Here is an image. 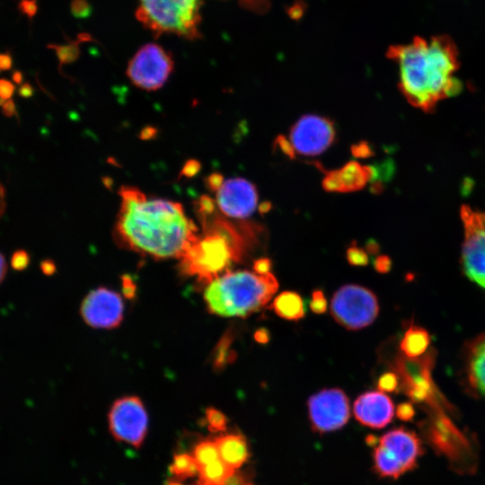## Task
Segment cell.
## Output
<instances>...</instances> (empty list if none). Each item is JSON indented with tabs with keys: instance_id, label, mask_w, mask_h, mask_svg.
Listing matches in <instances>:
<instances>
[{
	"instance_id": "40",
	"label": "cell",
	"mask_w": 485,
	"mask_h": 485,
	"mask_svg": "<svg viewBox=\"0 0 485 485\" xmlns=\"http://www.w3.org/2000/svg\"><path fill=\"white\" fill-rule=\"evenodd\" d=\"M474 186V181L469 177H465L462 183L461 192L463 196L470 195Z\"/></svg>"
},
{
	"instance_id": "41",
	"label": "cell",
	"mask_w": 485,
	"mask_h": 485,
	"mask_svg": "<svg viewBox=\"0 0 485 485\" xmlns=\"http://www.w3.org/2000/svg\"><path fill=\"white\" fill-rule=\"evenodd\" d=\"M223 181L224 180L221 175L215 173L208 178L207 184L212 190L216 191Z\"/></svg>"
},
{
	"instance_id": "31",
	"label": "cell",
	"mask_w": 485,
	"mask_h": 485,
	"mask_svg": "<svg viewBox=\"0 0 485 485\" xmlns=\"http://www.w3.org/2000/svg\"><path fill=\"white\" fill-rule=\"evenodd\" d=\"M463 85L462 81L458 78L451 76L447 81V84L445 88V96L453 97L459 94L463 91Z\"/></svg>"
},
{
	"instance_id": "28",
	"label": "cell",
	"mask_w": 485,
	"mask_h": 485,
	"mask_svg": "<svg viewBox=\"0 0 485 485\" xmlns=\"http://www.w3.org/2000/svg\"><path fill=\"white\" fill-rule=\"evenodd\" d=\"M31 262L29 252L23 249L13 251L11 257V267L13 270L22 271L26 269Z\"/></svg>"
},
{
	"instance_id": "22",
	"label": "cell",
	"mask_w": 485,
	"mask_h": 485,
	"mask_svg": "<svg viewBox=\"0 0 485 485\" xmlns=\"http://www.w3.org/2000/svg\"><path fill=\"white\" fill-rule=\"evenodd\" d=\"M222 460L218 459L199 468L198 481L207 485H225L226 479L234 472Z\"/></svg>"
},
{
	"instance_id": "16",
	"label": "cell",
	"mask_w": 485,
	"mask_h": 485,
	"mask_svg": "<svg viewBox=\"0 0 485 485\" xmlns=\"http://www.w3.org/2000/svg\"><path fill=\"white\" fill-rule=\"evenodd\" d=\"M353 412L361 424L382 428L391 422L394 406L390 397L384 392H366L355 401Z\"/></svg>"
},
{
	"instance_id": "27",
	"label": "cell",
	"mask_w": 485,
	"mask_h": 485,
	"mask_svg": "<svg viewBox=\"0 0 485 485\" xmlns=\"http://www.w3.org/2000/svg\"><path fill=\"white\" fill-rule=\"evenodd\" d=\"M400 378L393 372H387L382 375L377 382V387L380 392H392L399 387Z\"/></svg>"
},
{
	"instance_id": "46",
	"label": "cell",
	"mask_w": 485,
	"mask_h": 485,
	"mask_svg": "<svg viewBox=\"0 0 485 485\" xmlns=\"http://www.w3.org/2000/svg\"><path fill=\"white\" fill-rule=\"evenodd\" d=\"M366 248V251L371 254H376L379 251V245L375 241H368Z\"/></svg>"
},
{
	"instance_id": "7",
	"label": "cell",
	"mask_w": 485,
	"mask_h": 485,
	"mask_svg": "<svg viewBox=\"0 0 485 485\" xmlns=\"http://www.w3.org/2000/svg\"><path fill=\"white\" fill-rule=\"evenodd\" d=\"M333 123L320 115L306 114L291 127L288 137L278 139L279 147L286 154L314 156L326 151L334 142Z\"/></svg>"
},
{
	"instance_id": "8",
	"label": "cell",
	"mask_w": 485,
	"mask_h": 485,
	"mask_svg": "<svg viewBox=\"0 0 485 485\" xmlns=\"http://www.w3.org/2000/svg\"><path fill=\"white\" fill-rule=\"evenodd\" d=\"M378 312L375 295L368 288L357 285L341 287L331 302L333 319L348 330H360L370 325Z\"/></svg>"
},
{
	"instance_id": "34",
	"label": "cell",
	"mask_w": 485,
	"mask_h": 485,
	"mask_svg": "<svg viewBox=\"0 0 485 485\" xmlns=\"http://www.w3.org/2000/svg\"><path fill=\"white\" fill-rule=\"evenodd\" d=\"M396 413L401 420H410L414 415V408L409 402H403L398 405Z\"/></svg>"
},
{
	"instance_id": "49",
	"label": "cell",
	"mask_w": 485,
	"mask_h": 485,
	"mask_svg": "<svg viewBox=\"0 0 485 485\" xmlns=\"http://www.w3.org/2000/svg\"><path fill=\"white\" fill-rule=\"evenodd\" d=\"M166 485H182L177 481H170Z\"/></svg>"
},
{
	"instance_id": "29",
	"label": "cell",
	"mask_w": 485,
	"mask_h": 485,
	"mask_svg": "<svg viewBox=\"0 0 485 485\" xmlns=\"http://www.w3.org/2000/svg\"><path fill=\"white\" fill-rule=\"evenodd\" d=\"M231 338L227 335L223 338L219 344L218 352L216 356V364L218 367L225 365L229 360H233L234 353L230 351L229 346L231 343Z\"/></svg>"
},
{
	"instance_id": "18",
	"label": "cell",
	"mask_w": 485,
	"mask_h": 485,
	"mask_svg": "<svg viewBox=\"0 0 485 485\" xmlns=\"http://www.w3.org/2000/svg\"><path fill=\"white\" fill-rule=\"evenodd\" d=\"M464 375L470 390L485 398V333L465 346Z\"/></svg>"
},
{
	"instance_id": "9",
	"label": "cell",
	"mask_w": 485,
	"mask_h": 485,
	"mask_svg": "<svg viewBox=\"0 0 485 485\" xmlns=\"http://www.w3.org/2000/svg\"><path fill=\"white\" fill-rule=\"evenodd\" d=\"M172 69V55L160 45L148 43L130 59L127 75L137 87L155 91L166 83Z\"/></svg>"
},
{
	"instance_id": "36",
	"label": "cell",
	"mask_w": 485,
	"mask_h": 485,
	"mask_svg": "<svg viewBox=\"0 0 485 485\" xmlns=\"http://www.w3.org/2000/svg\"><path fill=\"white\" fill-rule=\"evenodd\" d=\"M20 11L29 17H32L37 12V3L35 0H22L19 4Z\"/></svg>"
},
{
	"instance_id": "10",
	"label": "cell",
	"mask_w": 485,
	"mask_h": 485,
	"mask_svg": "<svg viewBox=\"0 0 485 485\" xmlns=\"http://www.w3.org/2000/svg\"><path fill=\"white\" fill-rule=\"evenodd\" d=\"M463 224L462 264L465 276L473 283L485 288V223L483 214L469 206L461 207Z\"/></svg>"
},
{
	"instance_id": "44",
	"label": "cell",
	"mask_w": 485,
	"mask_h": 485,
	"mask_svg": "<svg viewBox=\"0 0 485 485\" xmlns=\"http://www.w3.org/2000/svg\"><path fill=\"white\" fill-rule=\"evenodd\" d=\"M40 269L45 275H51L55 271V265L52 261L44 260L40 263Z\"/></svg>"
},
{
	"instance_id": "23",
	"label": "cell",
	"mask_w": 485,
	"mask_h": 485,
	"mask_svg": "<svg viewBox=\"0 0 485 485\" xmlns=\"http://www.w3.org/2000/svg\"><path fill=\"white\" fill-rule=\"evenodd\" d=\"M169 471L177 480L183 481L198 475L199 467L192 455L181 453L173 456Z\"/></svg>"
},
{
	"instance_id": "48",
	"label": "cell",
	"mask_w": 485,
	"mask_h": 485,
	"mask_svg": "<svg viewBox=\"0 0 485 485\" xmlns=\"http://www.w3.org/2000/svg\"><path fill=\"white\" fill-rule=\"evenodd\" d=\"M13 78L15 83L20 84L22 80V75L19 71H15L13 75Z\"/></svg>"
},
{
	"instance_id": "3",
	"label": "cell",
	"mask_w": 485,
	"mask_h": 485,
	"mask_svg": "<svg viewBox=\"0 0 485 485\" xmlns=\"http://www.w3.org/2000/svg\"><path fill=\"white\" fill-rule=\"evenodd\" d=\"M278 288V280L270 272L227 271L207 284L204 300L212 313L245 318L261 310Z\"/></svg>"
},
{
	"instance_id": "25",
	"label": "cell",
	"mask_w": 485,
	"mask_h": 485,
	"mask_svg": "<svg viewBox=\"0 0 485 485\" xmlns=\"http://www.w3.org/2000/svg\"><path fill=\"white\" fill-rule=\"evenodd\" d=\"M206 419L210 431L221 432L226 429L227 419L221 411L208 408L206 410Z\"/></svg>"
},
{
	"instance_id": "12",
	"label": "cell",
	"mask_w": 485,
	"mask_h": 485,
	"mask_svg": "<svg viewBox=\"0 0 485 485\" xmlns=\"http://www.w3.org/2000/svg\"><path fill=\"white\" fill-rule=\"evenodd\" d=\"M308 412L314 431L325 433L339 429L349 419L348 398L340 389H323L308 400Z\"/></svg>"
},
{
	"instance_id": "47",
	"label": "cell",
	"mask_w": 485,
	"mask_h": 485,
	"mask_svg": "<svg viewBox=\"0 0 485 485\" xmlns=\"http://www.w3.org/2000/svg\"><path fill=\"white\" fill-rule=\"evenodd\" d=\"M5 201H4V190L0 183V218L4 213Z\"/></svg>"
},
{
	"instance_id": "14",
	"label": "cell",
	"mask_w": 485,
	"mask_h": 485,
	"mask_svg": "<svg viewBox=\"0 0 485 485\" xmlns=\"http://www.w3.org/2000/svg\"><path fill=\"white\" fill-rule=\"evenodd\" d=\"M123 313L124 304L121 296L106 287L91 291L81 306L83 319L94 328L117 327L123 319Z\"/></svg>"
},
{
	"instance_id": "45",
	"label": "cell",
	"mask_w": 485,
	"mask_h": 485,
	"mask_svg": "<svg viewBox=\"0 0 485 485\" xmlns=\"http://www.w3.org/2000/svg\"><path fill=\"white\" fill-rule=\"evenodd\" d=\"M22 97H30L32 94V87L29 84H23L19 89Z\"/></svg>"
},
{
	"instance_id": "43",
	"label": "cell",
	"mask_w": 485,
	"mask_h": 485,
	"mask_svg": "<svg viewBox=\"0 0 485 485\" xmlns=\"http://www.w3.org/2000/svg\"><path fill=\"white\" fill-rule=\"evenodd\" d=\"M7 273V263L4 255L0 251V285L4 280Z\"/></svg>"
},
{
	"instance_id": "13",
	"label": "cell",
	"mask_w": 485,
	"mask_h": 485,
	"mask_svg": "<svg viewBox=\"0 0 485 485\" xmlns=\"http://www.w3.org/2000/svg\"><path fill=\"white\" fill-rule=\"evenodd\" d=\"M436 352L428 353L416 358L399 357L395 362V370L401 378L402 388L414 401H428L435 393V385L431 378Z\"/></svg>"
},
{
	"instance_id": "50",
	"label": "cell",
	"mask_w": 485,
	"mask_h": 485,
	"mask_svg": "<svg viewBox=\"0 0 485 485\" xmlns=\"http://www.w3.org/2000/svg\"><path fill=\"white\" fill-rule=\"evenodd\" d=\"M483 221H484V223H485V214L483 215Z\"/></svg>"
},
{
	"instance_id": "1",
	"label": "cell",
	"mask_w": 485,
	"mask_h": 485,
	"mask_svg": "<svg viewBox=\"0 0 485 485\" xmlns=\"http://www.w3.org/2000/svg\"><path fill=\"white\" fill-rule=\"evenodd\" d=\"M116 233L128 248L156 259H181L198 237L182 206L151 198L133 187L119 190Z\"/></svg>"
},
{
	"instance_id": "38",
	"label": "cell",
	"mask_w": 485,
	"mask_h": 485,
	"mask_svg": "<svg viewBox=\"0 0 485 485\" xmlns=\"http://www.w3.org/2000/svg\"><path fill=\"white\" fill-rule=\"evenodd\" d=\"M254 340L260 344H266L270 340L269 332L265 328L258 329L253 335Z\"/></svg>"
},
{
	"instance_id": "37",
	"label": "cell",
	"mask_w": 485,
	"mask_h": 485,
	"mask_svg": "<svg viewBox=\"0 0 485 485\" xmlns=\"http://www.w3.org/2000/svg\"><path fill=\"white\" fill-rule=\"evenodd\" d=\"M225 485H251L248 480L239 472L234 471L225 481Z\"/></svg>"
},
{
	"instance_id": "30",
	"label": "cell",
	"mask_w": 485,
	"mask_h": 485,
	"mask_svg": "<svg viewBox=\"0 0 485 485\" xmlns=\"http://www.w3.org/2000/svg\"><path fill=\"white\" fill-rule=\"evenodd\" d=\"M311 310L317 314L324 313L327 311V300L322 290H314L310 302Z\"/></svg>"
},
{
	"instance_id": "17",
	"label": "cell",
	"mask_w": 485,
	"mask_h": 485,
	"mask_svg": "<svg viewBox=\"0 0 485 485\" xmlns=\"http://www.w3.org/2000/svg\"><path fill=\"white\" fill-rule=\"evenodd\" d=\"M375 177V169L351 161L326 172L322 187L327 191L350 192L362 190Z\"/></svg>"
},
{
	"instance_id": "33",
	"label": "cell",
	"mask_w": 485,
	"mask_h": 485,
	"mask_svg": "<svg viewBox=\"0 0 485 485\" xmlns=\"http://www.w3.org/2000/svg\"><path fill=\"white\" fill-rule=\"evenodd\" d=\"M272 262L269 258H260L253 263V270L258 275H265L269 273Z\"/></svg>"
},
{
	"instance_id": "26",
	"label": "cell",
	"mask_w": 485,
	"mask_h": 485,
	"mask_svg": "<svg viewBox=\"0 0 485 485\" xmlns=\"http://www.w3.org/2000/svg\"><path fill=\"white\" fill-rule=\"evenodd\" d=\"M348 262L352 266H366L368 264V256L364 249L352 244L346 251Z\"/></svg>"
},
{
	"instance_id": "6",
	"label": "cell",
	"mask_w": 485,
	"mask_h": 485,
	"mask_svg": "<svg viewBox=\"0 0 485 485\" xmlns=\"http://www.w3.org/2000/svg\"><path fill=\"white\" fill-rule=\"evenodd\" d=\"M422 454L421 441L413 431L394 428L379 439L374 451L375 469L381 477L397 479L413 470Z\"/></svg>"
},
{
	"instance_id": "4",
	"label": "cell",
	"mask_w": 485,
	"mask_h": 485,
	"mask_svg": "<svg viewBox=\"0 0 485 485\" xmlns=\"http://www.w3.org/2000/svg\"><path fill=\"white\" fill-rule=\"evenodd\" d=\"M204 226V234L198 235L181 260L186 273L207 284L227 272L232 262L240 261L244 242L235 227L224 219H206Z\"/></svg>"
},
{
	"instance_id": "35",
	"label": "cell",
	"mask_w": 485,
	"mask_h": 485,
	"mask_svg": "<svg viewBox=\"0 0 485 485\" xmlns=\"http://www.w3.org/2000/svg\"><path fill=\"white\" fill-rule=\"evenodd\" d=\"M15 90L14 85L6 79H0V98L10 100Z\"/></svg>"
},
{
	"instance_id": "20",
	"label": "cell",
	"mask_w": 485,
	"mask_h": 485,
	"mask_svg": "<svg viewBox=\"0 0 485 485\" xmlns=\"http://www.w3.org/2000/svg\"><path fill=\"white\" fill-rule=\"evenodd\" d=\"M429 344L430 335L428 331L411 322L401 340L400 348L405 357L416 358L425 354Z\"/></svg>"
},
{
	"instance_id": "42",
	"label": "cell",
	"mask_w": 485,
	"mask_h": 485,
	"mask_svg": "<svg viewBox=\"0 0 485 485\" xmlns=\"http://www.w3.org/2000/svg\"><path fill=\"white\" fill-rule=\"evenodd\" d=\"M12 67V58L8 54H0V71L9 70Z\"/></svg>"
},
{
	"instance_id": "21",
	"label": "cell",
	"mask_w": 485,
	"mask_h": 485,
	"mask_svg": "<svg viewBox=\"0 0 485 485\" xmlns=\"http://www.w3.org/2000/svg\"><path fill=\"white\" fill-rule=\"evenodd\" d=\"M271 309L281 318L297 321L304 316V304L302 297L295 292L284 291L271 304Z\"/></svg>"
},
{
	"instance_id": "5",
	"label": "cell",
	"mask_w": 485,
	"mask_h": 485,
	"mask_svg": "<svg viewBox=\"0 0 485 485\" xmlns=\"http://www.w3.org/2000/svg\"><path fill=\"white\" fill-rule=\"evenodd\" d=\"M199 0H139L137 18L156 34L198 36Z\"/></svg>"
},
{
	"instance_id": "24",
	"label": "cell",
	"mask_w": 485,
	"mask_h": 485,
	"mask_svg": "<svg viewBox=\"0 0 485 485\" xmlns=\"http://www.w3.org/2000/svg\"><path fill=\"white\" fill-rule=\"evenodd\" d=\"M192 456L199 468L220 459L215 440H205L198 443L193 450Z\"/></svg>"
},
{
	"instance_id": "19",
	"label": "cell",
	"mask_w": 485,
	"mask_h": 485,
	"mask_svg": "<svg viewBox=\"0 0 485 485\" xmlns=\"http://www.w3.org/2000/svg\"><path fill=\"white\" fill-rule=\"evenodd\" d=\"M219 457L233 469L241 467L249 458V449L245 438L241 435L230 434L215 439Z\"/></svg>"
},
{
	"instance_id": "15",
	"label": "cell",
	"mask_w": 485,
	"mask_h": 485,
	"mask_svg": "<svg viewBox=\"0 0 485 485\" xmlns=\"http://www.w3.org/2000/svg\"><path fill=\"white\" fill-rule=\"evenodd\" d=\"M216 202L225 216L243 219L254 212L258 203V192L249 181L232 178L223 181L216 190Z\"/></svg>"
},
{
	"instance_id": "32",
	"label": "cell",
	"mask_w": 485,
	"mask_h": 485,
	"mask_svg": "<svg viewBox=\"0 0 485 485\" xmlns=\"http://www.w3.org/2000/svg\"><path fill=\"white\" fill-rule=\"evenodd\" d=\"M374 267L379 273H387L392 269V260L387 255H379L374 260Z\"/></svg>"
},
{
	"instance_id": "2",
	"label": "cell",
	"mask_w": 485,
	"mask_h": 485,
	"mask_svg": "<svg viewBox=\"0 0 485 485\" xmlns=\"http://www.w3.org/2000/svg\"><path fill=\"white\" fill-rule=\"evenodd\" d=\"M386 57L398 63L399 89L407 101L425 112H431L445 99L447 81L459 66L454 48L447 42L416 36L410 43L391 46Z\"/></svg>"
},
{
	"instance_id": "11",
	"label": "cell",
	"mask_w": 485,
	"mask_h": 485,
	"mask_svg": "<svg viewBox=\"0 0 485 485\" xmlns=\"http://www.w3.org/2000/svg\"><path fill=\"white\" fill-rule=\"evenodd\" d=\"M147 413L141 400L127 396L117 400L109 413V427L113 437L139 448L147 433Z\"/></svg>"
},
{
	"instance_id": "39",
	"label": "cell",
	"mask_w": 485,
	"mask_h": 485,
	"mask_svg": "<svg viewBox=\"0 0 485 485\" xmlns=\"http://www.w3.org/2000/svg\"><path fill=\"white\" fill-rule=\"evenodd\" d=\"M2 109H3V113L6 117H13V115L16 114L15 105L12 99L7 100L2 106Z\"/></svg>"
}]
</instances>
